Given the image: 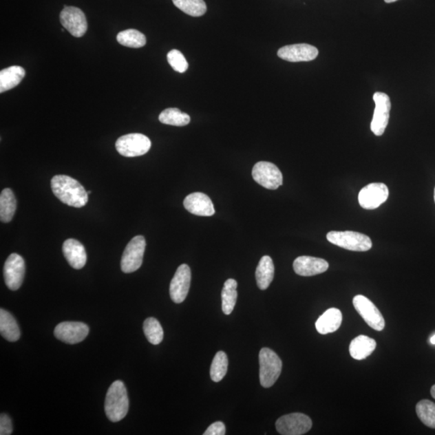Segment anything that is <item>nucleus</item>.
<instances>
[{
    "mask_svg": "<svg viewBox=\"0 0 435 435\" xmlns=\"http://www.w3.org/2000/svg\"><path fill=\"white\" fill-rule=\"evenodd\" d=\"M276 428L282 435H302L310 432L312 421L308 416L300 413L284 415L277 421Z\"/></svg>",
    "mask_w": 435,
    "mask_h": 435,
    "instance_id": "1a4fd4ad",
    "label": "nucleus"
},
{
    "mask_svg": "<svg viewBox=\"0 0 435 435\" xmlns=\"http://www.w3.org/2000/svg\"><path fill=\"white\" fill-rule=\"evenodd\" d=\"M342 312L337 308H330L324 312L315 323L316 330L321 335L337 332L342 324Z\"/></svg>",
    "mask_w": 435,
    "mask_h": 435,
    "instance_id": "aec40b11",
    "label": "nucleus"
},
{
    "mask_svg": "<svg viewBox=\"0 0 435 435\" xmlns=\"http://www.w3.org/2000/svg\"><path fill=\"white\" fill-rule=\"evenodd\" d=\"M293 266H294V270L297 275L312 277L328 270L329 264L323 259L301 256L295 259Z\"/></svg>",
    "mask_w": 435,
    "mask_h": 435,
    "instance_id": "f3484780",
    "label": "nucleus"
},
{
    "mask_svg": "<svg viewBox=\"0 0 435 435\" xmlns=\"http://www.w3.org/2000/svg\"><path fill=\"white\" fill-rule=\"evenodd\" d=\"M389 189L384 183H371L359 193V203L363 209L375 210L387 201Z\"/></svg>",
    "mask_w": 435,
    "mask_h": 435,
    "instance_id": "ddd939ff",
    "label": "nucleus"
},
{
    "mask_svg": "<svg viewBox=\"0 0 435 435\" xmlns=\"http://www.w3.org/2000/svg\"><path fill=\"white\" fill-rule=\"evenodd\" d=\"M0 333L9 342H17L21 330L14 317L6 310H0Z\"/></svg>",
    "mask_w": 435,
    "mask_h": 435,
    "instance_id": "5701e85b",
    "label": "nucleus"
},
{
    "mask_svg": "<svg viewBox=\"0 0 435 435\" xmlns=\"http://www.w3.org/2000/svg\"><path fill=\"white\" fill-rule=\"evenodd\" d=\"M168 63L178 73H184L188 69V63L185 56L178 50H173L167 55Z\"/></svg>",
    "mask_w": 435,
    "mask_h": 435,
    "instance_id": "473e14b6",
    "label": "nucleus"
},
{
    "mask_svg": "<svg viewBox=\"0 0 435 435\" xmlns=\"http://www.w3.org/2000/svg\"><path fill=\"white\" fill-rule=\"evenodd\" d=\"M144 333L150 343L158 345L162 342L164 332L159 321L154 318H149L144 323Z\"/></svg>",
    "mask_w": 435,
    "mask_h": 435,
    "instance_id": "2f4dec72",
    "label": "nucleus"
},
{
    "mask_svg": "<svg viewBox=\"0 0 435 435\" xmlns=\"http://www.w3.org/2000/svg\"><path fill=\"white\" fill-rule=\"evenodd\" d=\"M87 193H88V195H91L92 191H87Z\"/></svg>",
    "mask_w": 435,
    "mask_h": 435,
    "instance_id": "58836bf2",
    "label": "nucleus"
},
{
    "mask_svg": "<svg viewBox=\"0 0 435 435\" xmlns=\"http://www.w3.org/2000/svg\"><path fill=\"white\" fill-rule=\"evenodd\" d=\"M376 348V342L374 339L359 335L354 338L349 346V352L351 357L357 361H362L370 357Z\"/></svg>",
    "mask_w": 435,
    "mask_h": 435,
    "instance_id": "412c9836",
    "label": "nucleus"
},
{
    "mask_svg": "<svg viewBox=\"0 0 435 435\" xmlns=\"http://www.w3.org/2000/svg\"><path fill=\"white\" fill-rule=\"evenodd\" d=\"M60 21L65 30L75 37H82L87 31L86 16L78 8L65 6L60 14Z\"/></svg>",
    "mask_w": 435,
    "mask_h": 435,
    "instance_id": "9b49d317",
    "label": "nucleus"
},
{
    "mask_svg": "<svg viewBox=\"0 0 435 435\" xmlns=\"http://www.w3.org/2000/svg\"><path fill=\"white\" fill-rule=\"evenodd\" d=\"M54 195L65 205L81 208L88 202V193L77 180L67 175H56L51 180Z\"/></svg>",
    "mask_w": 435,
    "mask_h": 435,
    "instance_id": "f257e3e1",
    "label": "nucleus"
},
{
    "mask_svg": "<svg viewBox=\"0 0 435 435\" xmlns=\"http://www.w3.org/2000/svg\"><path fill=\"white\" fill-rule=\"evenodd\" d=\"M89 328L80 321H63L56 326L55 337L69 344H76L87 337Z\"/></svg>",
    "mask_w": 435,
    "mask_h": 435,
    "instance_id": "2eb2a0df",
    "label": "nucleus"
},
{
    "mask_svg": "<svg viewBox=\"0 0 435 435\" xmlns=\"http://www.w3.org/2000/svg\"><path fill=\"white\" fill-rule=\"evenodd\" d=\"M186 209L193 215L212 216L215 215L214 205L205 193L196 192L188 195L183 202Z\"/></svg>",
    "mask_w": 435,
    "mask_h": 435,
    "instance_id": "a211bd4d",
    "label": "nucleus"
},
{
    "mask_svg": "<svg viewBox=\"0 0 435 435\" xmlns=\"http://www.w3.org/2000/svg\"><path fill=\"white\" fill-rule=\"evenodd\" d=\"M152 146L149 137L131 134L120 137L116 143L117 152L126 158L140 157L147 153Z\"/></svg>",
    "mask_w": 435,
    "mask_h": 435,
    "instance_id": "39448f33",
    "label": "nucleus"
},
{
    "mask_svg": "<svg viewBox=\"0 0 435 435\" xmlns=\"http://www.w3.org/2000/svg\"><path fill=\"white\" fill-rule=\"evenodd\" d=\"M353 306L359 315L371 328L381 332L384 330L385 321L381 311L368 297L357 295L353 299Z\"/></svg>",
    "mask_w": 435,
    "mask_h": 435,
    "instance_id": "0eeeda50",
    "label": "nucleus"
},
{
    "mask_svg": "<svg viewBox=\"0 0 435 435\" xmlns=\"http://www.w3.org/2000/svg\"><path fill=\"white\" fill-rule=\"evenodd\" d=\"M430 394H432V396L434 397V399H435V385H434L432 387V390H430Z\"/></svg>",
    "mask_w": 435,
    "mask_h": 435,
    "instance_id": "c9c22d12",
    "label": "nucleus"
},
{
    "mask_svg": "<svg viewBox=\"0 0 435 435\" xmlns=\"http://www.w3.org/2000/svg\"><path fill=\"white\" fill-rule=\"evenodd\" d=\"M229 359L224 352H217L211 367V378L214 382H220L224 379L228 372Z\"/></svg>",
    "mask_w": 435,
    "mask_h": 435,
    "instance_id": "c756f323",
    "label": "nucleus"
},
{
    "mask_svg": "<svg viewBox=\"0 0 435 435\" xmlns=\"http://www.w3.org/2000/svg\"><path fill=\"white\" fill-rule=\"evenodd\" d=\"M376 104L374 114L371 123V130L377 136L384 134L389 124L391 101L389 96L385 93L376 92L373 96Z\"/></svg>",
    "mask_w": 435,
    "mask_h": 435,
    "instance_id": "9d476101",
    "label": "nucleus"
},
{
    "mask_svg": "<svg viewBox=\"0 0 435 435\" xmlns=\"http://www.w3.org/2000/svg\"><path fill=\"white\" fill-rule=\"evenodd\" d=\"M318 55V49L308 44L286 45L282 47L277 52L279 58L290 61V63L313 61Z\"/></svg>",
    "mask_w": 435,
    "mask_h": 435,
    "instance_id": "dca6fc26",
    "label": "nucleus"
},
{
    "mask_svg": "<svg viewBox=\"0 0 435 435\" xmlns=\"http://www.w3.org/2000/svg\"><path fill=\"white\" fill-rule=\"evenodd\" d=\"M63 252L66 261L74 269H81L87 263L86 249L77 240H65L63 246Z\"/></svg>",
    "mask_w": 435,
    "mask_h": 435,
    "instance_id": "6ab92c4d",
    "label": "nucleus"
},
{
    "mask_svg": "<svg viewBox=\"0 0 435 435\" xmlns=\"http://www.w3.org/2000/svg\"><path fill=\"white\" fill-rule=\"evenodd\" d=\"M434 202H435V188H434Z\"/></svg>",
    "mask_w": 435,
    "mask_h": 435,
    "instance_id": "ea45409f",
    "label": "nucleus"
},
{
    "mask_svg": "<svg viewBox=\"0 0 435 435\" xmlns=\"http://www.w3.org/2000/svg\"><path fill=\"white\" fill-rule=\"evenodd\" d=\"M17 210V200L11 189L6 188L0 195V220L9 223L13 219Z\"/></svg>",
    "mask_w": 435,
    "mask_h": 435,
    "instance_id": "393cba45",
    "label": "nucleus"
},
{
    "mask_svg": "<svg viewBox=\"0 0 435 435\" xmlns=\"http://www.w3.org/2000/svg\"><path fill=\"white\" fill-rule=\"evenodd\" d=\"M418 418L427 427L435 429V404L429 400H422L416 405Z\"/></svg>",
    "mask_w": 435,
    "mask_h": 435,
    "instance_id": "7c9ffc66",
    "label": "nucleus"
},
{
    "mask_svg": "<svg viewBox=\"0 0 435 435\" xmlns=\"http://www.w3.org/2000/svg\"><path fill=\"white\" fill-rule=\"evenodd\" d=\"M259 382L264 388L275 384L282 370V361L273 350L264 348L259 354Z\"/></svg>",
    "mask_w": 435,
    "mask_h": 435,
    "instance_id": "7ed1b4c3",
    "label": "nucleus"
},
{
    "mask_svg": "<svg viewBox=\"0 0 435 435\" xmlns=\"http://www.w3.org/2000/svg\"><path fill=\"white\" fill-rule=\"evenodd\" d=\"M25 76V70L21 66L14 65L0 72V93L9 91L18 86Z\"/></svg>",
    "mask_w": 435,
    "mask_h": 435,
    "instance_id": "4be33fe9",
    "label": "nucleus"
},
{
    "mask_svg": "<svg viewBox=\"0 0 435 435\" xmlns=\"http://www.w3.org/2000/svg\"><path fill=\"white\" fill-rule=\"evenodd\" d=\"M329 242L339 247L353 251V252H367L372 247V242L368 235L357 231H332L326 235Z\"/></svg>",
    "mask_w": 435,
    "mask_h": 435,
    "instance_id": "20e7f679",
    "label": "nucleus"
},
{
    "mask_svg": "<svg viewBox=\"0 0 435 435\" xmlns=\"http://www.w3.org/2000/svg\"><path fill=\"white\" fill-rule=\"evenodd\" d=\"M275 268L270 257L264 256L258 264L256 279L259 290H266L270 286L274 277Z\"/></svg>",
    "mask_w": 435,
    "mask_h": 435,
    "instance_id": "b1692460",
    "label": "nucleus"
},
{
    "mask_svg": "<svg viewBox=\"0 0 435 435\" xmlns=\"http://www.w3.org/2000/svg\"><path fill=\"white\" fill-rule=\"evenodd\" d=\"M396 1H397V0H385V2L387 3H394Z\"/></svg>",
    "mask_w": 435,
    "mask_h": 435,
    "instance_id": "e433bc0d",
    "label": "nucleus"
},
{
    "mask_svg": "<svg viewBox=\"0 0 435 435\" xmlns=\"http://www.w3.org/2000/svg\"><path fill=\"white\" fill-rule=\"evenodd\" d=\"M117 41L129 48L138 49L146 45V37L138 30H127L117 35Z\"/></svg>",
    "mask_w": 435,
    "mask_h": 435,
    "instance_id": "c85d7f7f",
    "label": "nucleus"
},
{
    "mask_svg": "<svg viewBox=\"0 0 435 435\" xmlns=\"http://www.w3.org/2000/svg\"><path fill=\"white\" fill-rule=\"evenodd\" d=\"M173 3L180 10L193 17H200L206 12L204 0H173Z\"/></svg>",
    "mask_w": 435,
    "mask_h": 435,
    "instance_id": "cd10ccee",
    "label": "nucleus"
},
{
    "mask_svg": "<svg viewBox=\"0 0 435 435\" xmlns=\"http://www.w3.org/2000/svg\"><path fill=\"white\" fill-rule=\"evenodd\" d=\"M25 273V263L22 257L17 253L8 257L3 267V276L6 286L11 290L21 288Z\"/></svg>",
    "mask_w": 435,
    "mask_h": 435,
    "instance_id": "4468645a",
    "label": "nucleus"
},
{
    "mask_svg": "<svg viewBox=\"0 0 435 435\" xmlns=\"http://www.w3.org/2000/svg\"><path fill=\"white\" fill-rule=\"evenodd\" d=\"M430 343H432V344H435V335L432 339H430Z\"/></svg>",
    "mask_w": 435,
    "mask_h": 435,
    "instance_id": "4c0bfd02",
    "label": "nucleus"
},
{
    "mask_svg": "<svg viewBox=\"0 0 435 435\" xmlns=\"http://www.w3.org/2000/svg\"><path fill=\"white\" fill-rule=\"evenodd\" d=\"M146 241L144 236L137 235L125 248L121 259V269L125 273L138 270L143 263Z\"/></svg>",
    "mask_w": 435,
    "mask_h": 435,
    "instance_id": "423d86ee",
    "label": "nucleus"
},
{
    "mask_svg": "<svg viewBox=\"0 0 435 435\" xmlns=\"http://www.w3.org/2000/svg\"><path fill=\"white\" fill-rule=\"evenodd\" d=\"M225 434V425L222 422L211 424L204 432V435H224Z\"/></svg>",
    "mask_w": 435,
    "mask_h": 435,
    "instance_id": "f704fd0d",
    "label": "nucleus"
},
{
    "mask_svg": "<svg viewBox=\"0 0 435 435\" xmlns=\"http://www.w3.org/2000/svg\"><path fill=\"white\" fill-rule=\"evenodd\" d=\"M253 178L259 185L268 190H277L283 183L281 170L277 165L268 162H259L254 165Z\"/></svg>",
    "mask_w": 435,
    "mask_h": 435,
    "instance_id": "6e6552de",
    "label": "nucleus"
},
{
    "mask_svg": "<svg viewBox=\"0 0 435 435\" xmlns=\"http://www.w3.org/2000/svg\"><path fill=\"white\" fill-rule=\"evenodd\" d=\"M191 282V271L186 264L180 266L170 282L169 295L175 304H182L186 300Z\"/></svg>",
    "mask_w": 435,
    "mask_h": 435,
    "instance_id": "f8f14e48",
    "label": "nucleus"
},
{
    "mask_svg": "<svg viewBox=\"0 0 435 435\" xmlns=\"http://www.w3.org/2000/svg\"><path fill=\"white\" fill-rule=\"evenodd\" d=\"M237 282L234 279H229L224 283L223 290H222V310L226 315L233 313L237 301Z\"/></svg>",
    "mask_w": 435,
    "mask_h": 435,
    "instance_id": "a878e982",
    "label": "nucleus"
},
{
    "mask_svg": "<svg viewBox=\"0 0 435 435\" xmlns=\"http://www.w3.org/2000/svg\"><path fill=\"white\" fill-rule=\"evenodd\" d=\"M12 433V423L10 417L6 414L0 415V434L10 435Z\"/></svg>",
    "mask_w": 435,
    "mask_h": 435,
    "instance_id": "72a5a7b5",
    "label": "nucleus"
},
{
    "mask_svg": "<svg viewBox=\"0 0 435 435\" xmlns=\"http://www.w3.org/2000/svg\"><path fill=\"white\" fill-rule=\"evenodd\" d=\"M159 120L165 125L183 127L190 124L191 117L178 108H168L160 113Z\"/></svg>",
    "mask_w": 435,
    "mask_h": 435,
    "instance_id": "bb28decb",
    "label": "nucleus"
},
{
    "mask_svg": "<svg viewBox=\"0 0 435 435\" xmlns=\"http://www.w3.org/2000/svg\"><path fill=\"white\" fill-rule=\"evenodd\" d=\"M129 401L124 382L116 381L109 388L105 401V413L112 423L120 422L129 412Z\"/></svg>",
    "mask_w": 435,
    "mask_h": 435,
    "instance_id": "f03ea898",
    "label": "nucleus"
}]
</instances>
